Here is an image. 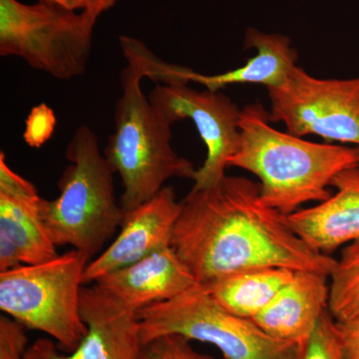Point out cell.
<instances>
[{
    "instance_id": "20",
    "label": "cell",
    "mask_w": 359,
    "mask_h": 359,
    "mask_svg": "<svg viewBox=\"0 0 359 359\" xmlns=\"http://www.w3.org/2000/svg\"><path fill=\"white\" fill-rule=\"evenodd\" d=\"M140 359H215L196 351L191 340L182 335L158 337L143 347Z\"/></svg>"
},
{
    "instance_id": "19",
    "label": "cell",
    "mask_w": 359,
    "mask_h": 359,
    "mask_svg": "<svg viewBox=\"0 0 359 359\" xmlns=\"http://www.w3.org/2000/svg\"><path fill=\"white\" fill-rule=\"evenodd\" d=\"M299 359H347L337 320L328 309L321 316L313 334L302 347Z\"/></svg>"
},
{
    "instance_id": "16",
    "label": "cell",
    "mask_w": 359,
    "mask_h": 359,
    "mask_svg": "<svg viewBox=\"0 0 359 359\" xmlns=\"http://www.w3.org/2000/svg\"><path fill=\"white\" fill-rule=\"evenodd\" d=\"M295 271L282 268L249 269L201 287L229 313L252 320L290 282Z\"/></svg>"
},
{
    "instance_id": "10",
    "label": "cell",
    "mask_w": 359,
    "mask_h": 359,
    "mask_svg": "<svg viewBox=\"0 0 359 359\" xmlns=\"http://www.w3.org/2000/svg\"><path fill=\"white\" fill-rule=\"evenodd\" d=\"M81 314L88 332L68 355L52 340H36L25 359H140L143 351L136 311L125 308L96 285L82 287Z\"/></svg>"
},
{
    "instance_id": "14",
    "label": "cell",
    "mask_w": 359,
    "mask_h": 359,
    "mask_svg": "<svg viewBox=\"0 0 359 359\" xmlns=\"http://www.w3.org/2000/svg\"><path fill=\"white\" fill-rule=\"evenodd\" d=\"M332 186L330 199L287 216L306 244L327 255L359 238V166L337 175Z\"/></svg>"
},
{
    "instance_id": "3",
    "label": "cell",
    "mask_w": 359,
    "mask_h": 359,
    "mask_svg": "<svg viewBox=\"0 0 359 359\" xmlns=\"http://www.w3.org/2000/svg\"><path fill=\"white\" fill-rule=\"evenodd\" d=\"M119 41L128 65L122 71V94L115 104L114 132L103 153L121 179L119 203L125 215L155 197L168 180H193L197 169L175 152L173 124L142 90L141 81L147 77V46L126 35L120 36Z\"/></svg>"
},
{
    "instance_id": "5",
    "label": "cell",
    "mask_w": 359,
    "mask_h": 359,
    "mask_svg": "<svg viewBox=\"0 0 359 359\" xmlns=\"http://www.w3.org/2000/svg\"><path fill=\"white\" fill-rule=\"evenodd\" d=\"M89 259L76 250L37 264L0 273V309L72 353L88 332L81 314L83 273Z\"/></svg>"
},
{
    "instance_id": "7",
    "label": "cell",
    "mask_w": 359,
    "mask_h": 359,
    "mask_svg": "<svg viewBox=\"0 0 359 359\" xmlns=\"http://www.w3.org/2000/svg\"><path fill=\"white\" fill-rule=\"evenodd\" d=\"M96 21L84 11L37 1L0 0V55L23 59L59 80L81 76L92 50Z\"/></svg>"
},
{
    "instance_id": "2",
    "label": "cell",
    "mask_w": 359,
    "mask_h": 359,
    "mask_svg": "<svg viewBox=\"0 0 359 359\" xmlns=\"http://www.w3.org/2000/svg\"><path fill=\"white\" fill-rule=\"evenodd\" d=\"M261 104L241 111V145L229 167L259 180L262 198L269 207L290 216L309 203L325 202L337 175L359 166V147L314 143L271 126Z\"/></svg>"
},
{
    "instance_id": "1",
    "label": "cell",
    "mask_w": 359,
    "mask_h": 359,
    "mask_svg": "<svg viewBox=\"0 0 359 359\" xmlns=\"http://www.w3.org/2000/svg\"><path fill=\"white\" fill-rule=\"evenodd\" d=\"M171 247L203 285L223 276L264 268L332 275L337 259L313 250L287 216L264 202L261 186L226 176L181 201Z\"/></svg>"
},
{
    "instance_id": "17",
    "label": "cell",
    "mask_w": 359,
    "mask_h": 359,
    "mask_svg": "<svg viewBox=\"0 0 359 359\" xmlns=\"http://www.w3.org/2000/svg\"><path fill=\"white\" fill-rule=\"evenodd\" d=\"M40 201L0 193V237L15 245L22 264L45 263L58 256L40 216Z\"/></svg>"
},
{
    "instance_id": "4",
    "label": "cell",
    "mask_w": 359,
    "mask_h": 359,
    "mask_svg": "<svg viewBox=\"0 0 359 359\" xmlns=\"http://www.w3.org/2000/svg\"><path fill=\"white\" fill-rule=\"evenodd\" d=\"M65 155L70 164L59 179L60 194L54 200L42 198L40 216L54 244L70 245L91 261L124 219L116 200L115 172L88 126L78 127Z\"/></svg>"
},
{
    "instance_id": "23",
    "label": "cell",
    "mask_w": 359,
    "mask_h": 359,
    "mask_svg": "<svg viewBox=\"0 0 359 359\" xmlns=\"http://www.w3.org/2000/svg\"><path fill=\"white\" fill-rule=\"evenodd\" d=\"M0 193L7 194L20 199L41 200L36 187L8 166L4 151L0 152Z\"/></svg>"
},
{
    "instance_id": "21",
    "label": "cell",
    "mask_w": 359,
    "mask_h": 359,
    "mask_svg": "<svg viewBox=\"0 0 359 359\" xmlns=\"http://www.w3.org/2000/svg\"><path fill=\"white\" fill-rule=\"evenodd\" d=\"M56 116L46 104L33 107L25 120L23 139L32 148H41L55 131Z\"/></svg>"
},
{
    "instance_id": "8",
    "label": "cell",
    "mask_w": 359,
    "mask_h": 359,
    "mask_svg": "<svg viewBox=\"0 0 359 359\" xmlns=\"http://www.w3.org/2000/svg\"><path fill=\"white\" fill-rule=\"evenodd\" d=\"M268 93L271 123H283L289 133L359 147V76L320 79L297 66L285 84Z\"/></svg>"
},
{
    "instance_id": "24",
    "label": "cell",
    "mask_w": 359,
    "mask_h": 359,
    "mask_svg": "<svg viewBox=\"0 0 359 359\" xmlns=\"http://www.w3.org/2000/svg\"><path fill=\"white\" fill-rule=\"evenodd\" d=\"M340 339L347 359H359V314L344 321H337Z\"/></svg>"
},
{
    "instance_id": "12",
    "label": "cell",
    "mask_w": 359,
    "mask_h": 359,
    "mask_svg": "<svg viewBox=\"0 0 359 359\" xmlns=\"http://www.w3.org/2000/svg\"><path fill=\"white\" fill-rule=\"evenodd\" d=\"M94 285L125 308L138 313L188 292L198 283L173 248L167 247L104 276Z\"/></svg>"
},
{
    "instance_id": "15",
    "label": "cell",
    "mask_w": 359,
    "mask_h": 359,
    "mask_svg": "<svg viewBox=\"0 0 359 359\" xmlns=\"http://www.w3.org/2000/svg\"><path fill=\"white\" fill-rule=\"evenodd\" d=\"M245 47L256 49L257 54L242 67L215 75L201 74L191 69L189 80L204 85L211 91H219L233 84H262L266 89L276 88L285 83L297 66V52L285 35L250 28L245 32Z\"/></svg>"
},
{
    "instance_id": "13",
    "label": "cell",
    "mask_w": 359,
    "mask_h": 359,
    "mask_svg": "<svg viewBox=\"0 0 359 359\" xmlns=\"http://www.w3.org/2000/svg\"><path fill=\"white\" fill-rule=\"evenodd\" d=\"M330 276L297 271L252 321L273 339L302 347L316 330L330 301Z\"/></svg>"
},
{
    "instance_id": "22",
    "label": "cell",
    "mask_w": 359,
    "mask_h": 359,
    "mask_svg": "<svg viewBox=\"0 0 359 359\" xmlns=\"http://www.w3.org/2000/svg\"><path fill=\"white\" fill-rule=\"evenodd\" d=\"M27 337L23 325L7 316L0 318V359H25Z\"/></svg>"
},
{
    "instance_id": "18",
    "label": "cell",
    "mask_w": 359,
    "mask_h": 359,
    "mask_svg": "<svg viewBox=\"0 0 359 359\" xmlns=\"http://www.w3.org/2000/svg\"><path fill=\"white\" fill-rule=\"evenodd\" d=\"M328 311L337 321L359 314V238L348 243L330 276Z\"/></svg>"
},
{
    "instance_id": "6",
    "label": "cell",
    "mask_w": 359,
    "mask_h": 359,
    "mask_svg": "<svg viewBox=\"0 0 359 359\" xmlns=\"http://www.w3.org/2000/svg\"><path fill=\"white\" fill-rule=\"evenodd\" d=\"M143 346L165 335L216 346L224 359H299L302 347L269 337L252 320L219 306L200 285L137 313Z\"/></svg>"
},
{
    "instance_id": "26",
    "label": "cell",
    "mask_w": 359,
    "mask_h": 359,
    "mask_svg": "<svg viewBox=\"0 0 359 359\" xmlns=\"http://www.w3.org/2000/svg\"><path fill=\"white\" fill-rule=\"evenodd\" d=\"M39 1L47 2V4L74 11H83L86 6V0H39Z\"/></svg>"
},
{
    "instance_id": "11",
    "label": "cell",
    "mask_w": 359,
    "mask_h": 359,
    "mask_svg": "<svg viewBox=\"0 0 359 359\" xmlns=\"http://www.w3.org/2000/svg\"><path fill=\"white\" fill-rule=\"evenodd\" d=\"M180 212L181 202L177 201L173 187L167 186L152 199L125 214L117 237L87 264L84 285L171 247Z\"/></svg>"
},
{
    "instance_id": "9",
    "label": "cell",
    "mask_w": 359,
    "mask_h": 359,
    "mask_svg": "<svg viewBox=\"0 0 359 359\" xmlns=\"http://www.w3.org/2000/svg\"><path fill=\"white\" fill-rule=\"evenodd\" d=\"M148 98L172 124L190 119L199 131L207 147V158L196 172L192 189L200 190L218 184L241 145L242 110L237 104L221 91H197L188 84L156 83Z\"/></svg>"
},
{
    "instance_id": "25",
    "label": "cell",
    "mask_w": 359,
    "mask_h": 359,
    "mask_svg": "<svg viewBox=\"0 0 359 359\" xmlns=\"http://www.w3.org/2000/svg\"><path fill=\"white\" fill-rule=\"evenodd\" d=\"M121 0H86V6L83 11L97 22L103 13L110 11Z\"/></svg>"
}]
</instances>
